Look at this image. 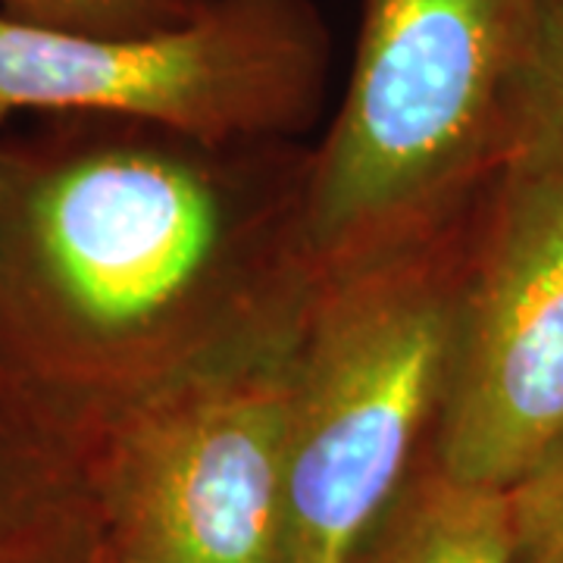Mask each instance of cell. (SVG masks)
<instances>
[{
    "instance_id": "cell-11",
    "label": "cell",
    "mask_w": 563,
    "mask_h": 563,
    "mask_svg": "<svg viewBox=\"0 0 563 563\" xmlns=\"http://www.w3.org/2000/svg\"><path fill=\"white\" fill-rule=\"evenodd\" d=\"M517 563H563V435L510 488Z\"/></svg>"
},
{
    "instance_id": "cell-1",
    "label": "cell",
    "mask_w": 563,
    "mask_h": 563,
    "mask_svg": "<svg viewBox=\"0 0 563 563\" xmlns=\"http://www.w3.org/2000/svg\"><path fill=\"white\" fill-rule=\"evenodd\" d=\"M217 239L213 191L163 154H3L0 342L76 398L195 285Z\"/></svg>"
},
{
    "instance_id": "cell-8",
    "label": "cell",
    "mask_w": 563,
    "mask_h": 563,
    "mask_svg": "<svg viewBox=\"0 0 563 563\" xmlns=\"http://www.w3.org/2000/svg\"><path fill=\"white\" fill-rule=\"evenodd\" d=\"M347 563H517L510 492L457 483L432 461L404 479Z\"/></svg>"
},
{
    "instance_id": "cell-12",
    "label": "cell",
    "mask_w": 563,
    "mask_h": 563,
    "mask_svg": "<svg viewBox=\"0 0 563 563\" xmlns=\"http://www.w3.org/2000/svg\"><path fill=\"white\" fill-rule=\"evenodd\" d=\"M0 563H107V558H103L88 504H85L73 517H66L35 539L13 548L10 554H3Z\"/></svg>"
},
{
    "instance_id": "cell-9",
    "label": "cell",
    "mask_w": 563,
    "mask_h": 563,
    "mask_svg": "<svg viewBox=\"0 0 563 563\" xmlns=\"http://www.w3.org/2000/svg\"><path fill=\"white\" fill-rule=\"evenodd\" d=\"M507 157L563 173V0H542Z\"/></svg>"
},
{
    "instance_id": "cell-2",
    "label": "cell",
    "mask_w": 563,
    "mask_h": 563,
    "mask_svg": "<svg viewBox=\"0 0 563 563\" xmlns=\"http://www.w3.org/2000/svg\"><path fill=\"white\" fill-rule=\"evenodd\" d=\"M542 0H363L351 85L322 147L307 222L351 254L495 154H507Z\"/></svg>"
},
{
    "instance_id": "cell-10",
    "label": "cell",
    "mask_w": 563,
    "mask_h": 563,
    "mask_svg": "<svg viewBox=\"0 0 563 563\" xmlns=\"http://www.w3.org/2000/svg\"><path fill=\"white\" fill-rule=\"evenodd\" d=\"M201 0H0V13L73 35L132 38L185 22Z\"/></svg>"
},
{
    "instance_id": "cell-5",
    "label": "cell",
    "mask_w": 563,
    "mask_h": 563,
    "mask_svg": "<svg viewBox=\"0 0 563 563\" xmlns=\"http://www.w3.org/2000/svg\"><path fill=\"white\" fill-rule=\"evenodd\" d=\"M322 73L325 35L303 0H201L179 25L132 38L0 13V122L13 110H76L213 144L295 125Z\"/></svg>"
},
{
    "instance_id": "cell-6",
    "label": "cell",
    "mask_w": 563,
    "mask_h": 563,
    "mask_svg": "<svg viewBox=\"0 0 563 563\" xmlns=\"http://www.w3.org/2000/svg\"><path fill=\"white\" fill-rule=\"evenodd\" d=\"M435 466L510 492L563 435V173L514 166L479 279L461 301Z\"/></svg>"
},
{
    "instance_id": "cell-4",
    "label": "cell",
    "mask_w": 563,
    "mask_h": 563,
    "mask_svg": "<svg viewBox=\"0 0 563 563\" xmlns=\"http://www.w3.org/2000/svg\"><path fill=\"white\" fill-rule=\"evenodd\" d=\"M291 366L95 417L85 501L107 563H279Z\"/></svg>"
},
{
    "instance_id": "cell-13",
    "label": "cell",
    "mask_w": 563,
    "mask_h": 563,
    "mask_svg": "<svg viewBox=\"0 0 563 563\" xmlns=\"http://www.w3.org/2000/svg\"><path fill=\"white\" fill-rule=\"evenodd\" d=\"M0 166H3V151H0Z\"/></svg>"
},
{
    "instance_id": "cell-7",
    "label": "cell",
    "mask_w": 563,
    "mask_h": 563,
    "mask_svg": "<svg viewBox=\"0 0 563 563\" xmlns=\"http://www.w3.org/2000/svg\"><path fill=\"white\" fill-rule=\"evenodd\" d=\"M91 407L0 342V558L85 507Z\"/></svg>"
},
{
    "instance_id": "cell-3",
    "label": "cell",
    "mask_w": 563,
    "mask_h": 563,
    "mask_svg": "<svg viewBox=\"0 0 563 563\" xmlns=\"http://www.w3.org/2000/svg\"><path fill=\"white\" fill-rule=\"evenodd\" d=\"M461 301L417 263L351 279L291 366L279 563H347L442 410Z\"/></svg>"
}]
</instances>
